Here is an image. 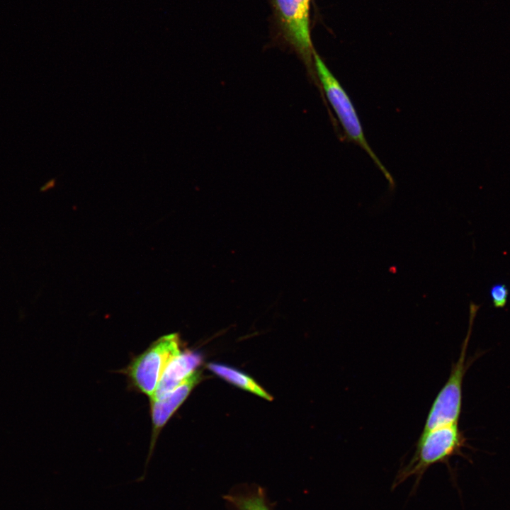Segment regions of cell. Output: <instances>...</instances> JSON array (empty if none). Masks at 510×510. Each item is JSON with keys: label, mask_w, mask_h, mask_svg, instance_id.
Returning a JSON list of instances; mask_svg holds the SVG:
<instances>
[{"label": "cell", "mask_w": 510, "mask_h": 510, "mask_svg": "<svg viewBox=\"0 0 510 510\" xmlns=\"http://www.w3.org/2000/svg\"><path fill=\"white\" fill-rule=\"evenodd\" d=\"M180 344L176 333L162 336L154 341L125 369L132 385L151 398L166 366L181 353Z\"/></svg>", "instance_id": "5"}, {"label": "cell", "mask_w": 510, "mask_h": 510, "mask_svg": "<svg viewBox=\"0 0 510 510\" xmlns=\"http://www.w3.org/2000/svg\"><path fill=\"white\" fill-rule=\"evenodd\" d=\"M200 373L195 371L181 385L159 400H151V416L152 421V439L151 451L160 431L168 420L186 399L192 389L198 382ZM151 451L149 455H151Z\"/></svg>", "instance_id": "6"}, {"label": "cell", "mask_w": 510, "mask_h": 510, "mask_svg": "<svg viewBox=\"0 0 510 510\" xmlns=\"http://www.w3.org/2000/svg\"><path fill=\"white\" fill-rule=\"evenodd\" d=\"M314 60L319 82L334 110L347 139L360 146L368 154L387 180L389 189L393 191L395 188V181L368 144L359 118L348 95L317 52L314 54Z\"/></svg>", "instance_id": "2"}, {"label": "cell", "mask_w": 510, "mask_h": 510, "mask_svg": "<svg viewBox=\"0 0 510 510\" xmlns=\"http://www.w3.org/2000/svg\"><path fill=\"white\" fill-rule=\"evenodd\" d=\"M201 361L198 353H180L166 366L151 400H159L174 390L196 371Z\"/></svg>", "instance_id": "7"}, {"label": "cell", "mask_w": 510, "mask_h": 510, "mask_svg": "<svg viewBox=\"0 0 510 510\" xmlns=\"http://www.w3.org/2000/svg\"><path fill=\"white\" fill-rule=\"evenodd\" d=\"M55 186V179H51L40 188V191H45Z\"/></svg>", "instance_id": "11"}, {"label": "cell", "mask_w": 510, "mask_h": 510, "mask_svg": "<svg viewBox=\"0 0 510 510\" xmlns=\"http://www.w3.org/2000/svg\"><path fill=\"white\" fill-rule=\"evenodd\" d=\"M509 290L504 283H496L489 290L492 304L496 308H503L507 303Z\"/></svg>", "instance_id": "10"}, {"label": "cell", "mask_w": 510, "mask_h": 510, "mask_svg": "<svg viewBox=\"0 0 510 510\" xmlns=\"http://www.w3.org/2000/svg\"><path fill=\"white\" fill-rule=\"evenodd\" d=\"M480 308L473 302L470 303V317L468 332L461 345L460 356L452 364L450 375L434 400L428 413L422 432L436 427L458 424L462 408V387L465 373L472 361H466L468 342L473 322Z\"/></svg>", "instance_id": "3"}, {"label": "cell", "mask_w": 510, "mask_h": 510, "mask_svg": "<svg viewBox=\"0 0 510 510\" xmlns=\"http://www.w3.org/2000/svg\"><path fill=\"white\" fill-rule=\"evenodd\" d=\"M274 12L285 41L306 67L312 82L322 91L316 73L310 29V0H272Z\"/></svg>", "instance_id": "4"}, {"label": "cell", "mask_w": 510, "mask_h": 510, "mask_svg": "<svg viewBox=\"0 0 510 510\" xmlns=\"http://www.w3.org/2000/svg\"><path fill=\"white\" fill-rule=\"evenodd\" d=\"M466 446V438L459 429L458 424L421 432L412 457L399 469L392 489L412 477L416 478L413 487L416 489L429 467L441 463L448 465L449 459L454 455L465 457L462 450Z\"/></svg>", "instance_id": "1"}, {"label": "cell", "mask_w": 510, "mask_h": 510, "mask_svg": "<svg viewBox=\"0 0 510 510\" xmlns=\"http://www.w3.org/2000/svg\"><path fill=\"white\" fill-rule=\"evenodd\" d=\"M208 368L217 375L242 389L253 392L268 400L273 399L272 397L252 378L234 368L217 363H210Z\"/></svg>", "instance_id": "9"}, {"label": "cell", "mask_w": 510, "mask_h": 510, "mask_svg": "<svg viewBox=\"0 0 510 510\" xmlns=\"http://www.w3.org/2000/svg\"><path fill=\"white\" fill-rule=\"evenodd\" d=\"M223 499L234 510H272L261 487H245L224 495Z\"/></svg>", "instance_id": "8"}]
</instances>
